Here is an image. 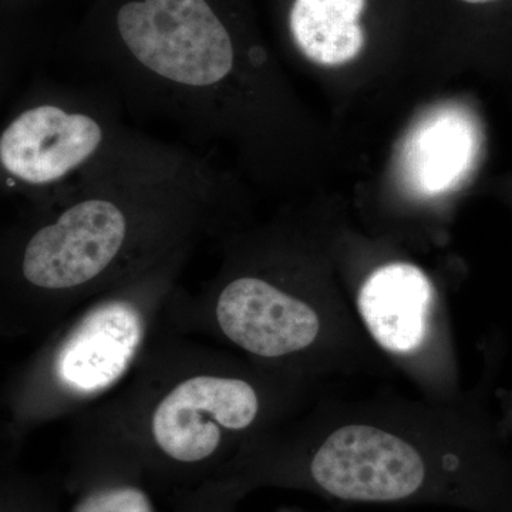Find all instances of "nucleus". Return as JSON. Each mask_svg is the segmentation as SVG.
Wrapping results in <instances>:
<instances>
[{"label": "nucleus", "mask_w": 512, "mask_h": 512, "mask_svg": "<svg viewBox=\"0 0 512 512\" xmlns=\"http://www.w3.org/2000/svg\"><path fill=\"white\" fill-rule=\"evenodd\" d=\"M245 494L224 478H211L175 493L174 512H237Z\"/></svg>", "instance_id": "nucleus-12"}, {"label": "nucleus", "mask_w": 512, "mask_h": 512, "mask_svg": "<svg viewBox=\"0 0 512 512\" xmlns=\"http://www.w3.org/2000/svg\"><path fill=\"white\" fill-rule=\"evenodd\" d=\"M463 2L471 3V5H488V3L500 2V0H463Z\"/></svg>", "instance_id": "nucleus-13"}, {"label": "nucleus", "mask_w": 512, "mask_h": 512, "mask_svg": "<svg viewBox=\"0 0 512 512\" xmlns=\"http://www.w3.org/2000/svg\"><path fill=\"white\" fill-rule=\"evenodd\" d=\"M215 478L231 481L245 495L264 485L360 504L451 494L485 512H512V498L503 491L477 478L437 470L410 441L366 424L339 427L309 447L255 437Z\"/></svg>", "instance_id": "nucleus-5"}, {"label": "nucleus", "mask_w": 512, "mask_h": 512, "mask_svg": "<svg viewBox=\"0 0 512 512\" xmlns=\"http://www.w3.org/2000/svg\"><path fill=\"white\" fill-rule=\"evenodd\" d=\"M127 119L97 80H33L0 128L2 197L26 207L72 187L131 133Z\"/></svg>", "instance_id": "nucleus-6"}, {"label": "nucleus", "mask_w": 512, "mask_h": 512, "mask_svg": "<svg viewBox=\"0 0 512 512\" xmlns=\"http://www.w3.org/2000/svg\"><path fill=\"white\" fill-rule=\"evenodd\" d=\"M431 296L430 279L419 266L393 262L367 276L357 306L372 338L387 352L406 355L426 338Z\"/></svg>", "instance_id": "nucleus-8"}, {"label": "nucleus", "mask_w": 512, "mask_h": 512, "mask_svg": "<svg viewBox=\"0 0 512 512\" xmlns=\"http://www.w3.org/2000/svg\"><path fill=\"white\" fill-rule=\"evenodd\" d=\"M224 168L134 127L72 187L18 207L0 238V333L45 336L77 308L235 225Z\"/></svg>", "instance_id": "nucleus-1"}, {"label": "nucleus", "mask_w": 512, "mask_h": 512, "mask_svg": "<svg viewBox=\"0 0 512 512\" xmlns=\"http://www.w3.org/2000/svg\"><path fill=\"white\" fill-rule=\"evenodd\" d=\"M274 402L238 353L167 320L127 382L77 414L72 450L178 493L217 477L261 434Z\"/></svg>", "instance_id": "nucleus-3"}, {"label": "nucleus", "mask_w": 512, "mask_h": 512, "mask_svg": "<svg viewBox=\"0 0 512 512\" xmlns=\"http://www.w3.org/2000/svg\"><path fill=\"white\" fill-rule=\"evenodd\" d=\"M113 32L83 77L106 84L128 117L163 124L200 153L228 150L245 167L265 160L274 138L268 55L241 49L211 0H124Z\"/></svg>", "instance_id": "nucleus-2"}, {"label": "nucleus", "mask_w": 512, "mask_h": 512, "mask_svg": "<svg viewBox=\"0 0 512 512\" xmlns=\"http://www.w3.org/2000/svg\"><path fill=\"white\" fill-rule=\"evenodd\" d=\"M366 0H293L289 32L303 59L319 67L342 66L365 46L360 16Z\"/></svg>", "instance_id": "nucleus-9"}, {"label": "nucleus", "mask_w": 512, "mask_h": 512, "mask_svg": "<svg viewBox=\"0 0 512 512\" xmlns=\"http://www.w3.org/2000/svg\"><path fill=\"white\" fill-rule=\"evenodd\" d=\"M63 488L72 495L66 512H158L143 477L86 454L70 453Z\"/></svg>", "instance_id": "nucleus-10"}, {"label": "nucleus", "mask_w": 512, "mask_h": 512, "mask_svg": "<svg viewBox=\"0 0 512 512\" xmlns=\"http://www.w3.org/2000/svg\"><path fill=\"white\" fill-rule=\"evenodd\" d=\"M278 512H305V511H296V510H281Z\"/></svg>", "instance_id": "nucleus-14"}, {"label": "nucleus", "mask_w": 512, "mask_h": 512, "mask_svg": "<svg viewBox=\"0 0 512 512\" xmlns=\"http://www.w3.org/2000/svg\"><path fill=\"white\" fill-rule=\"evenodd\" d=\"M477 153L473 117L458 107H439L410 131L400 157L403 178L421 197H439L466 178Z\"/></svg>", "instance_id": "nucleus-7"}, {"label": "nucleus", "mask_w": 512, "mask_h": 512, "mask_svg": "<svg viewBox=\"0 0 512 512\" xmlns=\"http://www.w3.org/2000/svg\"><path fill=\"white\" fill-rule=\"evenodd\" d=\"M194 249H184L67 315L9 377L3 457L33 431L90 409L127 382L167 323Z\"/></svg>", "instance_id": "nucleus-4"}, {"label": "nucleus", "mask_w": 512, "mask_h": 512, "mask_svg": "<svg viewBox=\"0 0 512 512\" xmlns=\"http://www.w3.org/2000/svg\"><path fill=\"white\" fill-rule=\"evenodd\" d=\"M0 512H63L52 484L23 473L15 458H2Z\"/></svg>", "instance_id": "nucleus-11"}]
</instances>
